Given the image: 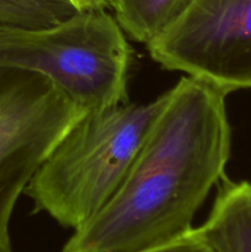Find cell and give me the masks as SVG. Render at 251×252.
<instances>
[{
    "instance_id": "2",
    "label": "cell",
    "mask_w": 251,
    "mask_h": 252,
    "mask_svg": "<svg viewBox=\"0 0 251 252\" xmlns=\"http://www.w3.org/2000/svg\"><path fill=\"white\" fill-rule=\"evenodd\" d=\"M162 102L164 94L84 113L27 185L33 212L73 230L88 223L125 181Z\"/></svg>"
},
{
    "instance_id": "4",
    "label": "cell",
    "mask_w": 251,
    "mask_h": 252,
    "mask_svg": "<svg viewBox=\"0 0 251 252\" xmlns=\"http://www.w3.org/2000/svg\"><path fill=\"white\" fill-rule=\"evenodd\" d=\"M84 113L46 76L0 70V252H11L10 220L17 199Z\"/></svg>"
},
{
    "instance_id": "6",
    "label": "cell",
    "mask_w": 251,
    "mask_h": 252,
    "mask_svg": "<svg viewBox=\"0 0 251 252\" xmlns=\"http://www.w3.org/2000/svg\"><path fill=\"white\" fill-rule=\"evenodd\" d=\"M198 231L214 252H251V181L224 177Z\"/></svg>"
},
{
    "instance_id": "1",
    "label": "cell",
    "mask_w": 251,
    "mask_h": 252,
    "mask_svg": "<svg viewBox=\"0 0 251 252\" xmlns=\"http://www.w3.org/2000/svg\"><path fill=\"white\" fill-rule=\"evenodd\" d=\"M229 94L184 76L164 102L118 191L63 252H135L184 235L230 159Z\"/></svg>"
},
{
    "instance_id": "5",
    "label": "cell",
    "mask_w": 251,
    "mask_h": 252,
    "mask_svg": "<svg viewBox=\"0 0 251 252\" xmlns=\"http://www.w3.org/2000/svg\"><path fill=\"white\" fill-rule=\"evenodd\" d=\"M147 47L166 70L228 94L251 89V0H193Z\"/></svg>"
},
{
    "instance_id": "7",
    "label": "cell",
    "mask_w": 251,
    "mask_h": 252,
    "mask_svg": "<svg viewBox=\"0 0 251 252\" xmlns=\"http://www.w3.org/2000/svg\"><path fill=\"white\" fill-rule=\"evenodd\" d=\"M193 0H113L115 19L126 36L149 46Z\"/></svg>"
},
{
    "instance_id": "3",
    "label": "cell",
    "mask_w": 251,
    "mask_h": 252,
    "mask_svg": "<svg viewBox=\"0 0 251 252\" xmlns=\"http://www.w3.org/2000/svg\"><path fill=\"white\" fill-rule=\"evenodd\" d=\"M130 66L127 36L106 10L42 29L0 25V70L46 76L85 112L128 102Z\"/></svg>"
},
{
    "instance_id": "9",
    "label": "cell",
    "mask_w": 251,
    "mask_h": 252,
    "mask_svg": "<svg viewBox=\"0 0 251 252\" xmlns=\"http://www.w3.org/2000/svg\"><path fill=\"white\" fill-rule=\"evenodd\" d=\"M135 252H214L197 228L167 243Z\"/></svg>"
},
{
    "instance_id": "10",
    "label": "cell",
    "mask_w": 251,
    "mask_h": 252,
    "mask_svg": "<svg viewBox=\"0 0 251 252\" xmlns=\"http://www.w3.org/2000/svg\"><path fill=\"white\" fill-rule=\"evenodd\" d=\"M78 11H97L112 9L113 0H69Z\"/></svg>"
},
{
    "instance_id": "8",
    "label": "cell",
    "mask_w": 251,
    "mask_h": 252,
    "mask_svg": "<svg viewBox=\"0 0 251 252\" xmlns=\"http://www.w3.org/2000/svg\"><path fill=\"white\" fill-rule=\"evenodd\" d=\"M76 12L69 0H0V25L14 29L54 26Z\"/></svg>"
}]
</instances>
